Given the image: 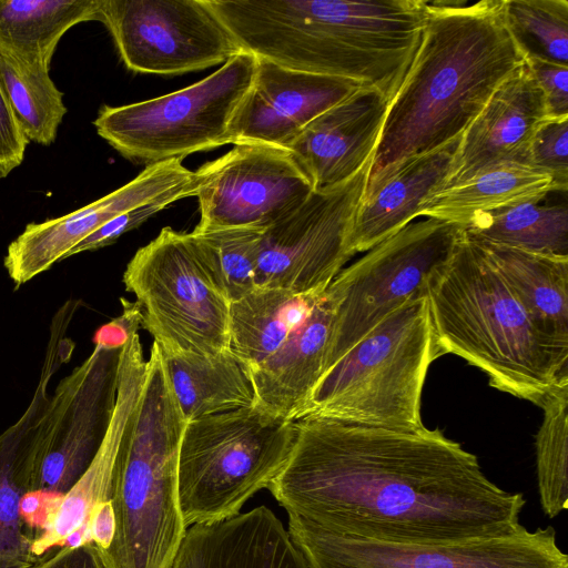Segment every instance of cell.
Returning <instances> with one entry per match:
<instances>
[{
    "label": "cell",
    "instance_id": "1",
    "mask_svg": "<svg viewBox=\"0 0 568 568\" xmlns=\"http://www.w3.org/2000/svg\"><path fill=\"white\" fill-rule=\"evenodd\" d=\"M291 455L268 490L287 511L342 536L448 544L515 532L526 505L439 429L295 420Z\"/></svg>",
    "mask_w": 568,
    "mask_h": 568
},
{
    "label": "cell",
    "instance_id": "2",
    "mask_svg": "<svg viewBox=\"0 0 568 568\" xmlns=\"http://www.w3.org/2000/svg\"><path fill=\"white\" fill-rule=\"evenodd\" d=\"M242 51L354 81L389 102L420 44L424 0H206Z\"/></svg>",
    "mask_w": 568,
    "mask_h": 568
},
{
    "label": "cell",
    "instance_id": "3",
    "mask_svg": "<svg viewBox=\"0 0 568 568\" xmlns=\"http://www.w3.org/2000/svg\"><path fill=\"white\" fill-rule=\"evenodd\" d=\"M420 44L389 102L368 175L460 136L524 62L504 0L424 1Z\"/></svg>",
    "mask_w": 568,
    "mask_h": 568
},
{
    "label": "cell",
    "instance_id": "4",
    "mask_svg": "<svg viewBox=\"0 0 568 568\" xmlns=\"http://www.w3.org/2000/svg\"><path fill=\"white\" fill-rule=\"evenodd\" d=\"M422 295L440 355L464 358L491 387L540 406L568 384V348L542 332L464 230L449 257L426 277Z\"/></svg>",
    "mask_w": 568,
    "mask_h": 568
},
{
    "label": "cell",
    "instance_id": "5",
    "mask_svg": "<svg viewBox=\"0 0 568 568\" xmlns=\"http://www.w3.org/2000/svg\"><path fill=\"white\" fill-rule=\"evenodd\" d=\"M186 423L153 342L135 422L112 475L114 534L108 549L100 551L106 568L170 567L186 531L178 498Z\"/></svg>",
    "mask_w": 568,
    "mask_h": 568
},
{
    "label": "cell",
    "instance_id": "6",
    "mask_svg": "<svg viewBox=\"0 0 568 568\" xmlns=\"http://www.w3.org/2000/svg\"><path fill=\"white\" fill-rule=\"evenodd\" d=\"M440 356L426 301L416 295L324 372L303 417L419 429L426 375Z\"/></svg>",
    "mask_w": 568,
    "mask_h": 568
},
{
    "label": "cell",
    "instance_id": "7",
    "mask_svg": "<svg viewBox=\"0 0 568 568\" xmlns=\"http://www.w3.org/2000/svg\"><path fill=\"white\" fill-rule=\"evenodd\" d=\"M295 435V422L271 416L255 405L187 422L178 464L184 526L240 514L281 473Z\"/></svg>",
    "mask_w": 568,
    "mask_h": 568
},
{
    "label": "cell",
    "instance_id": "8",
    "mask_svg": "<svg viewBox=\"0 0 568 568\" xmlns=\"http://www.w3.org/2000/svg\"><path fill=\"white\" fill-rule=\"evenodd\" d=\"M256 67L257 58L241 51L209 77L178 91L103 105L93 125L123 158L146 165L231 144V128Z\"/></svg>",
    "mask_w": 568,
    "mask_h": 568
},
{
    "label": "cell",
    "instance_id": "9",
    "mask_svg": "<svg viewBox=\"0 0 568 568\" xmlns=\"http://www.w3.org/2000/svg\"><path fill=\"white\" fill-rule=\"evenodd\" d=\"M142 313V328L170 355L230 348V301L214 281L197 237L163 227L123 273Z\"/></svg>",
    "mask_w": 568,
    "mask_h": 568
},
{
    "label": "cell",
    "instance_id": "10",
    "mask_svg": "<svg viewBox=\"0 0 568 568\" xmlns=\"http://www.w3.org/2000/svg\"><path fill=\"white\" fill-rule=\"evenodd\" d=\"M463 230L434 217L410 222L337 274L325 290L333 327L323 374L388 314L422 294L426 277L449 257Z\"/></svg>",
    "mask_w": 568,
    "mask_h": 568
},
{
    "label": "cell",
    "instance_id": "11",
    "mask_svg": "<svg viewBox=\"0 0 568 568\" xmlns=\"http://www.w3.org/2000/svg\"><path fill=\"white\" fill-rule=\"evenodd\" d=\"M288 534L310 568H568L554 527L448 544L385 542L329 532L288 514Z\"/></svg>",
    "mask_w": 568,
    "mask_h": 568
},
{
    "label": "cell",
    "instance_id": "12",
    "mask_svg": "<svg viewBox=\"0 0 568 568\" xmlns=\"http://www.w3.org/2000/svg\"><path fill=\"white\" fill-rule=\"evenodd\" d=\"M372 161L348 181L311 195L262 231L255 284L322 294L355 254L351 235Z\"/></svg>",
    "mask_w": 568,
    "mask_h": 568
},
{
    "label": "cell",
    "instance_id": "13",
    "mask_svg": "<svg viewBox=\"0 0 568 568\" xmlns=\"http://www.w3.org/2000/svg\"><path fill=\"white\" fill-rule=\"evenodd\" d=\"M99 21L136 73L194 72L242 51L205 0H101Z\"/></svg>",
    "mask_w": 568,
    "mask_h": 568
},
{
    "label": "cell",
    "instance_id": "14",
    "mask_svg": "<svg viewBox=\"0 0 568 568\" xmlns=\"http://www.w3.org/2000/svg\"><path fill=\"white\" fill-rule=\"evenodd\" d=\"M120 352L94 345L55 386L39 424L30 493L62 496L93 460L115 406Z\"/></svg>",
    "mask_w": 568,
    "mask_h": 568
},
{
    "label": "cell",
    "instance_id": "15",
    "mask_svg": "<svg viewBox=\"0 0 568 568\" xmlns=\"http://www.w3.org/2000/svg\"><path fill=\"white\" fill-rule=\"evenodd\" d=\"M195 174L200 222L195 231L265 230L297 209L314 191L285 148L237 143Z\"/></svg>",
    "mask_w": 568,
    "mask_h": 568
},
{
    "label": "cell",
    "instance_id": "16",
    "mask_svg": "<svg viewBox=\"0 0 568 568\" xmlns=\"http://www.w3.org/2000/svg\"><path fill=\"white\" fill-rule=\"evenodd\" d=\"M194 181V172L179 159L146 165L126 184L73 212L27 224L8 245L4 268L19 287L67 258L73 247L113 217Z\"/></svg>",
    "mask_w": 568,
    "mask_h": 568
},
{
    "label": "cell",
    "instance_id": "17",
    "mask_svg": "<svg viewBox=\"0 0 568 568\" xmlns=\"http://www.w3.org/2000/svg\"><path fill=\"white\" fill-rule=\"evenodd\" d=\"M145 374L146 359L140 335L135 334L120 352L116 400L106 434L78 481L62 496L50 499L32 538V552L37 558L52 548L68 545L74 536L78 544L89 542L90 515L100 503L109 500L115 462L132 432Z\"/></svg>",
    "mask_w": 568,
    "mask_h": 568
},
{
    "label": "cell",
    "instance_id": "18",
    "mask_svg": "<svg viewBox=\"0 0 568 568\" xmlns=\"http://www.w3.org/2000/svg\"><path fill=\"white\" fill-rule=\"evenodd\" d=\"M361 87L351 80L296 71L257 58L254 81L231 128V144L286 148L314 119Z\"/></svg>",
    "mask_w": 568,
    "mask_h": 568
},
{
    "label": "cell",
    "instance_id": "19",
    "mask_svg": "<svg viewBox=\"0 0 568 568\" xmlns=\"http://www.w3.org/2000/svg\"><path fill=\"white\" fill-rule=\"evenodd\" d=\"M547 118L542 92L525 61L498 87L463 132L442 189L499 164L528 165L530 141Z\"/></svg>",
    "mask_w": 568,
    "mask_h": 568
},
{
    "label": "cell",
    "instance_id": "20",
    "mask_svg": "<svg viewBox=\"0 0 568 568\" xmlns=\"http://www.w3.org/2000/svg\"><path fill=\"white\" fill-rule=\"evenodd\" d=\"M388 104L378 90L361 87L314 119L285 148L314 191L348 181L372 161Z\"/></svg>",
    "mask_w": 568,
    "mask_h": 568
},
{
    "label": "cell",
    "instance_id": "21",
    "mask_svg": "<svg viewBox=\"0 0 568 568\" xmlns=\"http://www.w3.org/2000/svg\"><path fill=\"white\" fill-rule=\"evenodd\" d=\"M460 136L368 175L351 235L355 254L365 253L418 217L425 197L443 187Z\"/></svg>",
    "mask_w": 568,
    "mask_h": 568
},
{
    "label": "cell",
    "instance_id": "22",
    "mask_svg": "<svg viewBox=\"0 0 568 568\" xmlns=\"http://www.w3.org/2000/svg\"><path fill=\"white\" fill-rule=\"evenodd\" d=\"M169 568H310L266 506L186 529Z\"/></svg>",
    "mask_w": 568,
    "mask_h": 568
},
{
    "label": "cell",
    "instance_id": "23",
    "mask_svg": "<svg viewBox=\"0 0 568 568\" xmlns=\"http://www.w3.org/2000/svg\"><path fill=\"white\" fill-rule=\"evenodd\" d=\"M63 359L48 351L36 392L22 416L0 435V568H24L38 558L21 504L36 469L39 424L49 402L48 385Z\"/></svg>",
    "mask_w": 568,
    "mask_h": 568
},
{
    "label": "cell",
    "instance_id": "24",
    "mask_svg": "<svg viewBox=\"0 0 568 568\" xmlns=\"http://www.w3.org/2000/svg\"><path fill=\"white\" fill-rule=\"evenodd\" d=\"M332 327L333 306L324 292L286 341L250 369L257 408L285 420L303 417L324 371Z\"/></svg>",
    "mask_w": 568,
    "mask_h": 568
},
{
    "label": "cell",
    "instance_id": "25",
    "mask_svg": "<svg viewBox=\"0 0 568 568\" xmlns=\"http://www.w3.org/2000/svg\"><path fill=\"white\" fill-rule=\"evenodd\" d=\"M561 191L552 176L521 163H504L457 185L436 191L422 202L418 216L466 226L479 214Z\"/></svg>",
    "mask_w": 568,
    "mask_h": 568
},
{
    "label": "cell",
    "instance_id": "26",
    "mask_svg": "<svg viewBox=\"0 0 568 568\" xmlns=\"http://www.w3.org/2000/svg\"><path fill=\"white\" fill-rule=\"evenodd\" d=\"M162 356L186 422L255 405L250 368L230 348L214 354Z\"/></svg>",
    "mask_w": 568,
    "mask_h": 568
},
{
    "label": "cell",
    "instance_id": "27",
    "mask_svg": "<svg viewBox=\"0 0 568 568\" xmlns=\"http://www.w3.org/2000/svg\"><path fill=\"white\" fill-rule=\"evenodd\" d=\"M476 242L542 332L568 348V257Z\"/></svg>",
    "mask_w": 568,
    "mask_h": 568
},
{
    "label": "cell",
    "instance_id": "28",
    "mask_svg": "<svg viewBox=\"0 0 568 568\" xmlns=\"http://www.w3.org/2000/svg\"><path fill=\"white\" fill-rule=\"evenodd\" d=\"M322 295L256 286L230 303V349L250 369L258 366L301 325Z\"/></svg>",
    "mask_w": 568,
    "mask_h": 568
},
{
    "label": "cell",
    "instance_id": "29",
    "mask_svg": "<svg viewBox=\"0 0 568 568\" xmlns=\"http://www.w3.org/2000/svg\"><path fill=\"white\" fill-rule=\"evenodd\" d=\"M101 0H0V47L50 69L64 33L98 20Z\"/></svg>",
    "mask_w": 568,
    "mask_h": 568
},
{
    "label": "cell",
    "instance_id": "30",
    "mask_svg": "<svg viewBox=\"0 0 568 568\" xmlns=\"http://www.w3.org/2000/svg\"><path fill=\"white\" fill-rule=\"evenodd\" d=\"M542 200L479 214L464 231L476 241L568 257L567 204H544Z\"/></svg>",
    "mask_w": 568,
    "mask_h": 568
},
{
    "label": "cell",
    "instance_id": "31",
    "mask_svg": "<svg viewBox=\"0 0 568 568\" xmlns=\"http://www.w3.org/2000/svg\"><path fill=\"white\" fill-rule=\"evenodd\" d=\"M0 85L28 141L52 144L67 106L49 69L0 47Z\"/></svg>",
    "mask_w": 568,
    "mask_h": 568
},
{
    "label": "cell",
    "instance_id": "32",
    "mask_svg": "<svg viewBox=\"0 0 568 568\" xmlns=\"http://www.w3.org/2000/svg\"><path fill=\"white\" fill-rule=\"evenodd\" d=\"M542 422L535 440L537 485L541 508L555 518L568 507V384L541 403Z\"/></svg>",
    "mask_w": 568,
    "mask_h": 568
},
{
    "label": "cell",
    "instance_id": "33",
    "mask_svg": "<svg viewBox=\"0 0 568 568\" xmlns=\"http://www.w3.org/2000/svg\"><path fill=\"white\" fill-rule=\"evenodd\" d=\"M504 19L525 60L568 67L567 0H504Z\"/></svg>",
    "mask_w": 568,
    "mask_h": 568
},
{
    "label": "cell",
    "instance_id": "34",
    "mask_svg": "<svg viewBox=\"0 0 568 568\" xmlns=\"http://www.w3.org/2000/svg\"><path fill=\"white\" fill-rule=\"evenodd\" d=\"M192 233L200 242L209 271L230 303L256 287L262 230L232 227Z\"/></svg>",
    "mask_w": 568,
    "mask_h": 568
},
{
    "label": "cell",
    "instance_id": "35",
    "mask_svg": "<svg viewBox=\"0 0 568 568\" xmlns=\"http://www.w3.org/2000/svg\"><path fill=\"white\" fill-rule=\"evenodd\" d=\"M196 182L194 181L191 184L171 190L156 199L121 213L81 241L68 253L67 258L79 253L95 251L113 244L121 235L139 227L161 210L179 200L194 196Z\"/></svg>",
    "mask_w": 568,
    "mask_h": 568
},
{
    "label": "cell",
    "instance_id": "36",
    "mask_svg": "<svg viewBox=\"0 0 568 568\" xmlns=\"http://www.w3.org/2000/svg\"><path fill=\"white\" fill-rule=\"evenodd\" d=\"M528 165L552 176L564 192L568 186V116L547 118L536 129L528 149Z\"/></svg>",
    "mask_w": 568,
    "mask_h": 568
},
{
    "label": "cell",
    "instance_id": "37",
    "mask_svg": "<svg viewBox=\"0 0 568 568\" xmlns=\"http://www.w3.org/2000/svg\"><path fill=\"white\" fill-rule=\"evenodd\" d=\"M538 83L548 118L568 116V67L541 60H525Z\"/></svg>",
    "mask_w": 568,
    "mask_h": 568
},
{
    "label": "cell",
    "instance_id": "38",
    "mask_svg": "<svg viewBox=\"0 0 568 568\" xmlns=\"http://www.w3.org/2000/svg\"><path fill=\"white\" fill-rule=\"evenodd\" d=\"M29 143L0 85V179L22 163Z\"/></svg>",
    "mask_w": 568,
    "mask_h": 568
},
{
    "label": "cell",
    "instance_id": "39",
    "mask_svg": "<svg viewBox=\"0 0 568 568\" xmlns=\"http://www.w3.org/2000/svg\"><path fill=\"white\" fill-rule=\"evenodd\" d=\"M24 568H106L99 548L93 542L65 545L49 550Z\"/></svg>",
    "mask_w": 568,
    "mask_h": 568
},
{
    "label": "cell",
    "instance_id": "40",
    "mask_svg": "<svg viewBox=\"0 0 568 568\" xmlns=\"http://www.w3.org/2000/svg\"><path fill=\"white\" fill-rule=\"evenodd\" d=\"M122 303V313L111 322L101 326L94 335V345H102L110 348H122L129 338L138 334L142 328V313L135 302L124 298Z\"/></svg>",
    "mask_w": 568,
    "mask_h": 568
},
{
    "label": "cell",
    "instance_id": "41",
    "mask_svg": "<svg viewBox=\"0 0 568 568\" xmlns=\"http://www.w3.org/2000/svg\"><path fill=\"white\" fill-rule=\"evenodd\" d=\"M114 534V514L110 500L100 503L91 513L87 536L100 551L108 549Z\"/></svg>",
    "mask_w": 568,
    "mask_h": 568
}]
</instances>
